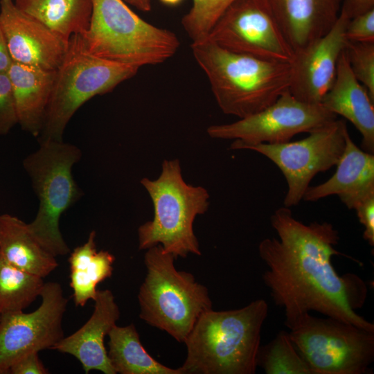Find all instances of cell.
I'll use <instances>...</instances> for the list:
<instances>
[{
	"label": "cell",
	"instance_id": "obj_1",
	"mask_svg": "<svg viewBox=\"0 0 374 374\" xmlns=\"http://www.w3.org/2000/svg\"><path fill=\"white\" fill-rule=\"evenodd\" d=\"M270 222L278 238L262 240L258 253L267 266L262 280L283 308L285 326L291 329L314 311L374 332V324L356 312L366 298L364 282L353 274L339 276L331 262L343 256L335 248L339 235L332 224H305L285 206L274 211Z\"/></svg>",
	"mask_w": 374,
	"mask_h": 374
},
{
	"label": "cell",
	"instance_id": "obj_2",
	"mask_svg": "<svg viewBox=\"0 0 374 374\" xmlns=\"http://www.w3.org/2000/svg\"><path fill=\"white\" fill-rule=\"evenodd\" d=\"M267 314L264 299L240 309L204 312L184 342L187 355L181 374H254Z\"/></svg>",
	"mask_w": 374,
	"mask_h": 374
},
{
	"label": "cell",
	"instance_id": "obj_3",
	"mask_svg": "<svg viewBox=\"0 0 374 374\" xmlns=\"http://www.w3.org/2000/svg\"><path fill=\"white\" fill-rule=\"evenodd\" d=\"M190 48L225 114L239 119L249 116L267 108L289 90L290 63L236 53L208 38L192 42Z\"/></svg>",
	"mask_w": 374,
	"mask_h": 374
},
{
	"label": "cell",
	"instance_id": "obj_4",
	"mask_svg": "<svg viewBox=\"0 0 374 374\" xmlns=\"http://www.w3.org/2000/svg\"><path fill=\"white\" fill-rule=\"evenodd\" d=\"M80 35L89 53L139 68L166 62L180 46L175 33L145 21L123 0H92L88 29Z\"/></svg>",
	"mask_w": 374,
	"mask_h": 374
},
{
	"label": "cell",
	"instance_id": "obj_5",
	"mask_svg": "<svg viewBox=\"0 0 374 374\" xmlns=\"http://www.w3.org/2000/svg\"><path fill=\"white\" fill-rule=\"evenodd\" d=\"M141 184L152 199L154 217L138 229L139 249L160 244L176 258L189 253L200 256L193 223L198 215L208 210L206 189L184 181L178 159L164 160L159 177L143 178Z\"/></svg>",
	"mask_w": 374,
	"mask_h": 374
},
{
	"label": "cell",
	"instance_id": "obj_6",
	"mask_svg": "<svg viewBox=\"0 0 374 374\" xmlns=\"http://www.w3.org/2000/svg\"><path fill=\"white\" fill-rule=\"evenodd\" d=\"M144 256L146 276L138 299L139 317L184 343L198 318L212 309L208 288L175 267V257L157 244Z\"/></svg>",
	"mask_w": 374,
	"mask_h": 374
},
{
	"label": "cell",
	"instance_id": "obj_7",
	"mask_svg": "<svg viewBox=\"0 0 374 374\" xmlns=\"http://www.w3.org/2000/svg\"><path fill=\"white\" fill-rule=\"evenodd\" d=\"M81 156L75 145L63 140H46L39 141V148L23 161L39 199L38 211L28 226L55 257L70 252L60 229V219L82 195L72 175V168Z\"/></svg>",
	"mask_w": 374,
	"mask_h": 374
},
{
	"label": "cell",
	"instance_id": "obj_8",
	"mask_svg": "<svg viewBox=\"0 0 374 374\" xmlns=\"http://www.w3.org/2000/svg\"><path fill=\"white\" fill-rule=\"evenodd\" d=\"M139 69L89 53L80 35H72L64 57L55 71L39 142L62 141L68 123L84 103L96 96L112 91L134 77Z\"/></svg>",
	"mask_w": 374,
	"mask_h": 374
},
{
	"label": "cell",
	"instance_id": "obj_9",
	"mask_svg": "<svg viewBox=\"0 0 374 374\" xmlns=\"http://www.w3.org/2000/svg\"><path fill=\"white\" fill-rule=\"evenodd\" d=\"M290 330L312 374H365L374 361L373 331L310 313Z\"/></svg>",
	"mask_w": 374,
	"mask_h": 374
},
{
	"label": "cell",
	"instance_id": "obj_10",
	"mask_svg": "<svg viewBox=\"0 0 374 374\" xmlns=\"http://www.w3.org/2000/svg\"><path fill=\"white\" fill-rule=\"evenodd\" d=\"M348 133L346 121L337 118L296 141L244 145L234 141L231 148L258 152L280 169L287 184L283 204L290 208L303 199L317 174L337 164L344 152Z\"/></svg>",
	"mask_w": 374,
	"mask_h": 374
},
{
	"label": "cell",
	"instance_id": "obj_11",
	"mask_svg": "<svg viewBox=\"0 0 374 374\" xmlns=\"http://www.w3.org/2000/svg\"><path fill=\"white\" fill-rule=\"evenodd\" d=\"M207 38L228 51L265 60L291 64L295 55L266 0H235Z\"/></svg>",
	"mask_w": 374,
	"mask_h": 374
},
{
	"label": "cell",
	"instance_id": "obj_12",
	"mask_svg": "<svg viewBox=\"0 0 374 374\" xmlns=\"http://www.w3.org/2000/svg\"><path fill=\"white\" fill-rule=\"evenodd\" d=\"M337 118L321 104L296 98L289 90L263 110L238 121L209 126L211 138L234 139L244 145L276 144L290 141L295 135L310 133Z\"/></svg>",
	"mask_w": 374,
	"mask_h": 374
},
{
	"label": "cell",
	"instance_id": "obj_13",
	"mask_svg": "<svg viewBox=\"0 0 374 374\" xmlns=\"http://www.w3.org/2000/svg\"><path fill=\"white\" fill-rule=\"evenodd\" d=\"M42 302L33 312L0 314V374L23 356L53 346L64 337L62 319L67 299L60 283H44Z\"/></svg>",
	"mask_w": 374,
	"mask_h": 374
},
{
	"label": "cell",
	"instance_id": "obj_14",
	"mask_svg": "<svg viewBox=\"0 0 374 374\" xmlns=\"http://www.w3.org/2000/svg\"><path fill=\"white\" fill-rule=\"evenodd\" d=\"M349 20L340 13L326 35L295 51L289 91L298 100L321 104L334 82L337 63L347 42L345 31Z\"/></svg>",
	"mask_w": 374,
	"mask_h": 374
},
{
	"label": "cell",
	"instance_id": "obj_15",
	"mask_svg": "<svg viewBox=\"0 0 374 374\" xmlns=\"http://www.w3.org/2000/svg\"><path fill=\"white\" fill-rule=\"evenodd\" d=\"M0 24L14 62L46 71L58 69L69 41L18 9L13 0H0Z\"/></svg>",
	"mask_w": 374,
	"mask_h": 374
},
{
	"label": "cell",
	"instance_id": "obj_16",
	"mask_svg": "<svg viewBox=\"0 0 374 374\" xmlns=\"http://www.w3.org/2000/svg\"><path fill=\"white\" fill-rule=\"evenodd\" d=\"M93 301L94 309L90 318L75 332L64 337L53 350L75 357L86 373L99 371L116 374L104 340L118 320L120 310L109 290H98Z\"/></svg>",
	"mask_w": 374,
	"mask_h": 374
},
{
	"label": "cell",
	"instance_id": "obj_17",
	"mask_svg": "<svg viewBox=\"0 0 374 374\" xmlns=\"http://www.w3.org/2000/svg\"><path fill=\"white\" fill-rule=\"evenodd\" d=\"M334 175L325 182L309 186L303 199L316 202L330 195H337L349 209L374 196V154L360 149L346 136L344 152L336 165Z\"/></svg>",
	"mask_w": 374,
	"mask_h": 374
},
{
	"label": "cell",
	"instance_id": "obj_18",
	"mask_svg": "<svg viewBox=\"0 0 374 374\" xmlns=\"http://www.w3.org/2000/svg\"><path fill=\"white\" fill-rule=\"evenodd\" d=\"M266 1L295 52L332 28L339 16L344 0Z\"/></svg>",
	"mask_w": 374,
	"mask_h": 374
},
{
	"label": "cell",
	"instance_id": "obj_19",
	"mask_svg": "<svg viewBox=\"0 0 374 374\" xmlns=\"http://www.w3.org/2000/svg\"><path fill=\"white\" fill-rule=\"evenodd\" d=\"M321 104L349 121L362 136V150L374 154V100L353 73L344 50L337 66L334 82Z\"/></svg>",
	"mask_w": 374,
	"mask_h": 374
},
{
	"label": "cell",
	"instance_id": "obj_20",
	"mask_svg": "<svg viewBox=\"0 0 374 374\" xmlns=\"http://www.w3.org/2000/svg\"><path fill=\"white\" fill-rule=\"evenodd\" d=\"M56 71L12 62L7 71L12 85L18 124L38 137L43 128Z\"/></svg>",
	"mask_w": 374,
	"mask_h": 374
},
{
	"label": "cell",
	"instance_id": "obj_21",
	"mask_svg": "<svg viewBox=\"0 0 374 374\" xmlns=\"http://www.w3.org/2000/svg\"><path fill=\"white\" fill-rule=\"evenodd\" d=\"M0 253L12 265L42 278L58 267L55 256L37 240L28 223L10 214L0 215Z\"/></svg>",
	"mask_w": 374,
	"mask_h": 374
},
{
	"label": "cell",
	"instance_id": "obj_22",
	"mask_svg": "<svg viewBox=\"0 0 374 374\" xmlns=\"http://www.w3.org/2000/svg\"><path fill=\"white\" fill-rule=\"evenodd\" d=\"M96 232L89 233L87 240L70 253V286L76 306L84 307L95 299L98 285L110 278L115 257L108 251H98Z\"/></svg>",
	"mask_w": 374,
	"mask_h": 374
},
{
	"label": "cell",
	"instance_id": "obj_23",
	"mask_svg": "<svg viewBox=\"0 0 374 374\" xmlns=\"http://www.w3.org/2000/svg\"><path fill=\"white\" fill-rule=\"evenodd\" d=\"M16 7L66 41L89 27L92 0H15Z\"/></svg>",
	"mask_w": 374,
	"mask_h": 374
},
{
	"label": "cell",
	"instance_id": "obj_24",
	"mask_svg": "<svg viewBox=\"0 0 374 374\" xmlns=\"http://www.w3.org/2000/svg\"><path fill=\"white\" fill-rule=\"evenodd\" d=\"M107 336V355L116 373L181 374L179 368H169L150 355L133 323L126 326L116 324Z\"/></svg>",
	"mask_w": 374,
	"mask_h": 374
},
{
	"label": "cell",
	"instance_id": "obj_25",
	"mask_svg": "<svg viewBox=\"0 0 374 374\" xmlns=\"http://www.w3.org/2000/svg\"><path fill=\"white\" fill-rule=\"evenodd\" d=\"M43 278L21 270L0 253V314L23 311L40 296Z\"/></svg>",
	"mask_w": 374,
	"mask_h": 374
},
{
	"label": "cell",
	"instance_id": "obj_26",
	"mask_svg": "<svg viewBox=\"0 0 374 374\" xmlns=\"http://www.w3.org/2000/svg\"><path fill=\"white\" fill-rule=\"evenodd\" d=\"M266 374H312L296 347L289 332L283 330L268 344L260 348L258 366Z\"/></svg>",
	"mask_w": 374,
	"mask_h": 374
},
{
	"label": "cell",
	"instance_id": "obj_27",
	"mask_svg": "<svg viewBox=\"0 0 374 374\" xmlns=\"http://www.w3.org/2000/svg\"><path fill=\"white\" fill-rule=\"evenodd\" d=\"M235 0H193L182 17V26L192 42L206 39L219 18Z\"/></svg>",
	"mask_w": 374,
	"mask_h": 374
},
{
	"label": "cell",
	"instance_id": "obj_28",
	"mask_svg": "<svg viewBox=\"0 0 374 374\" xmlns=\"http://www.w3.org/2000/svg\"><path fill=\"white\" fill-rule=\"evenodd\" d=\"M344 52L356 79L374 100V42H346Z\"/></svg>",
	"mask_w": 374,
	"mask_h": 374
},
{
	"label": "cell",
	"instance_id": "obj_29",
	"mask_svg": "<svg viewBox=\"0 0 374 374\" xmlns=\"http://www.w3.org/2000/svg\"><path fill=\"white\" fill-rule=\"evenodd\" d=\"M18 124L12 85L7 72L0 73V136Z\"/></svg>",
	"mask_w": 374,
	"mask_h": 374
},
{
	"label": "cell",
	"instance_id": "obj_30",
	"mask_svg": "<svg viewBox=\"0 0 374 374\" xmlns=\"http://www.w3.org/2000/svg\"><path fill=\"white\" fill-rule=\"evenodd\" d=\"M345 35L348 41L374 42V9L350 19Z\"/></svg>",
	"mask_w": 374,
	"mask_h": 374
},
{
	"label": "cell",
	"instance_id": "obj_31",
	"mask_svg": "<svg viewBox=\"0 0 374 374\" xmlns=\"http://www.w3.org/2000/svg\"><path fill=\"white\" fill-rule=\"evenodd\" d=\"M359 222L364 226L363 238L374 245V196L359 203L355 208Z\"/></svg>",
	"mask_w": 374,
	"mask_h": 374
},
{
	"label": "cell",
	"instance_id": "obj_32",
	"mask_svg": "<svg viewBox=\"0 0 374 374\" xmlns=\"http://www.w3.org/2000/svg\"><path fill=\"white\" fill-rule=\"evenodd\" d=\"M12 374H46L48 369L39 357L38 353H30L17 360L10 367Z\"/></svg>",
	"mask_w": 374,
	"mask_h": 374
},
{
	"label": "cell",
	"instance_id": "obj_33",
	"mask_svg": "<svg viewBox=\"0 0 374 374\" xmlns=\"http://www.w3.org/2000/svg\"><path fill=\"white\" fill-rule=\"evenodd\" d=\"M374 9V0H344L340 13L350 19Z\"/></svg>",
	"mask_w": 374,
	"mask_h": 374
},
{
	"label": "cell",
	"instance_id": "obj_34",
	"mask_svg": "<svg viewBox=\"0 0 374 374\" xmlns=\"http://www.w3.org/2000/svg\"><path fill=\"white\" fill-rule=\"evenodd\" d=\"M12 62L0 24V73L7 72Z\"/></svg>",
	"mask_w": 374,
	"mask_h": 374
},
{
	"label": "cell",
	"instance_id": "obj_35",
	"mask_svg": "<svg viewBox=\"0 0 374 374\" xmlns=\"http://www.w3.org/2000/svg\"><path fill=\"white\" fill-rule=\"evenodd\" d=\"M126 3L133 6L139 10L148 12L151 10V0H123Z\"/></svg>",
	"mask_w": 374,
	"mask_h": 374
},
{
	"label": "cell",
	"instance_id": "obj_36",
	"mask_svg": "<svg viewBox=\"0 0 374 374\" xmlns=\"http://www.w3.org/2000/svg\"><path fill=\"white\" fill-rule=\"evenodd\" d=\"M163 3L168 6H176L180 3L182 0H160Z\"/></svg>",
	"mask_w": 374,
	"mask_h": 374
}]
</instances>
